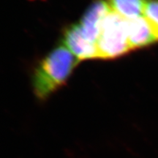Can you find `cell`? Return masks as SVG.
Returning a JSON list of instances; mask_svg holds the SVG:
<instances>
[{
	"label": "cell",
	"instance_id": "obj_7",
	"mask_svg": "<svg viewBox=\"0 0 158 158\" xmlns=\"http://www.w3.org/2000/svg\"><path fill=\"white\" fill-rule=\"evenodd\" d=\"M143 15L158 31V0L146 1Z\"/></svg>",
	"mask_w": 158,
	"mask_h": 158
},
{
	"label": "cell",
	"instance_id": "obj_4",
	"mask_svg": "<svg viewBox=\"0 0 158 158\" xmlns=\"http://www.w3.org/2000/svg\"><path fill=\"white\" fill-rule=\"evenodd\" d=\"M128 42L132 50L158 42V31L145 16L127 19Z\"/></svg>",
	"mask_w": 158,
	"mask_h": 158
},
{
	"label": "cell",
	"instance_id": "obj_5",
	"mask_svg": "<svg viewBox=\"0 0 158 158\" xmlns=\"http://www.w3.org/2000/svg\"><path fill=\"white\" fill-rule=\"evenodd\" d=\"M64 43L66 48L79 60L98 58L96 43L90 42L85 37L79 25H71L66 29Z\"/></svg>",
	"mask_w": 158,
	"mask_h": 158
},
{
	"label": "cell",
	"instance_id": "obj_3",
	"mask_svg": "<svg viewBox=\"0 0 158 158\" xmlns=\"http://www.w3.org/2000/svg\"><path fill=\"white\" fill-rule=\"evenodd\" d=\"M110 11L112 10L106 0H95L89 7L79 25L82 33L89 41L97 43L102 20Z\"/></svg>",
	"mask_w": 158,
	"mask_h": 158
},
{
	"label": "cell",
	"instance_id": "obj_1",
	"mask_svg": "<svg viewBox=\"0 0 158 158\" xmlns=\"http://www.w3.org/2000/svg\"><path fill=\"white\" fill-rule=\"evenodd\" d=\"M79 59L66 47L59 46L41 61L35 71L33 87L40 100H45L64 84Z\"/></svg>",
	"mask_w": 158,
	"mask_h": 158
},
{
	"label": "cell",
	"instance_id": "obj_6",
	"mask_svg": "<svg viewBox=\"0 0 158 158\" xmlns=\"http://www.w3.org/2000/svg\"><path fill=\"white\" fill-rule=\"evenodd\" d=\"M147 0H107L110 8L125 19L141 16Z\"/></svg>",
	"mask_w": 158,
	"mask_h": 158
},
{
	"label": "cell",
	"instance_id": "obj_2",
	"mask_svg": "<svg viewBox=\"0 0 158 158\" xmlns=\"http://www.w3.org/2000/svg\"><path fill=\"white\" fill-rule=\"evenodd\" d=\"M96 45L100 59H114L132 50L128 42L127 19L110 11L102 20Z\"/></svg>",
	"mask_w": 158,
	"mask_h": 158
}]
</instances>
